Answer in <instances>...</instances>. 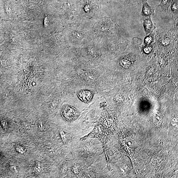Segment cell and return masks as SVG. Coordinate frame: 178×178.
Returning <instances> with one entry per match:
<instances>
[{"label":"cell","instance_id":"1","mask_svg":"<svg viewBox=\"0 0 178 178\" xmlns=\"http://www.w3.org/2000/svg\"><path fill=\"white\" fill-rule=\"evenodd\" d=\"M178 22L174 28L169 31L160 32L156 31L155 34L154 43L156 46L166 49L172 47L178 42Z\"/></svg>","mask_w":178,"mask_h":178},{"label":"cell","instance_id":"2","mask_svg":"<svg viewBox=\"0 0 178 178\" xmlns=\"http://www.w3.org/2000/svg\"><path fill=\"white\" fill-rule=\"evenodd\" d=\"M80 3L82 11L86 15L94 14L101 7L98 0H81Z\"/></svg>","mask_w":178,"mask_h":178},{"label":"cell","instance_id":"3","mask_svg":"<svg viewBox=\"0 0 178 178\" xmlns=\"http://www.w3.org/2000/svg\"><path fill=\"white\" fill-rule=\"evenodd\" d=\"M62 112L65 118L70 121L77 119L80 114L78 110L69 105H64L62 108Z\"/></svg>","mask_w":178,"mask_h":178},{"label":"cell","instance_id":"4","mask_svg":"<svg viewBox=\"0 0 178 178\" xmlns=\"http://www.w3.org/2000/svg\"><path fill=\"white\" fill-rule=\"evenodd\" d=\"M142 3V7L141 13L142 15L145 17L154 16L155 7L149 6L147 0H143Z\"/></svg>","mask_w":178,"mask_h":178},{"label":"cell","instance_id":"5","mask_svg":"<svg viewBox=\"0 0 178 178\" xmlns=\"http://www.w3.org/2000/svg\"><path fill=\"white\" fill-rule=\"evenodd\" d=\"M79 99L86 103H88L91 101L94 95L91 91L89 90H82L77 93Z\"/></svg>","mask_w":178,"mask_h":178},{"label":"cell","instance_id":"6","mask_svg":"<svg viewBox=\"0 0 178 178\" xmlns=\"http://www.w3.org/2000/svg\"><path fill=\"white\" fill-rule=\"evenodd\" d=\"M143 24L147 35L152 33L156 29V27L152 21L151 17H147V18L144 19Z\"/></svg>","mask_w":178,"mask_h":178},{"label":"cell","instance_id":"7","mask_svg":"<svg viewBox=\"0 0 178 178\" xmlns=\"http://www.w3.org/2000/svg\"><path fill=\"white\" fill-rule=\"evenodd\" d=\"M174 1V0H162L161 3L158 6L161 7L163 12H166Z\"/></svg>","mask_w":178,"mask_h":178},{"label":"cell","instance_id":"8","mask_svg":"<svg viewBox=\"0 0 178 178\" xmlns=\"http://www.w3.org/2000/svg\"><path fill=\"white\" fill-rule=\"evenodd\" d=\"M171 10V13L173 17L175 20L178 21V0H175L171 4L170 7Z\"/></svg>","mask_w":178,"mask_h":178},{"label":"cell","instance_id":"9","mask_svg":"<svg viewBox=\"0 0 178 178\" xmlns=\"http://www.w3.org/2000/svg\"><path fill=\"white\" fill-rule=\"evenodd\" d=\"M156 32L154 31L152 33L148 34L144 37V45H148L153 44L154 43L155 34Z\"/></svg>","mask_w":178,"mask_h":178},{"label":"cell","instance_id":"10","mask_svg":"<svg viewBox=\"0 0 178 178\" xmlns=\"http://www.w3.org/2000/svg\"><path fill=\"white\" fill-rule=\"evenodd\" d=\"M155 46V44L154 43L153 44L148 45H144L142 49L143 52L145 54H151L153 50L154 47Z\"/></svg>","mask_w":178,"mask_h":178},{"label":"cell","instance_id":"11","mask_svg":"<svg viewBox=\"0 0 178 178\" xmlns=\"http://www.w3.org/2000/svg\"><path fill=\"white\" fill-rule=\"evenodd\" d=\"M15 149L20 154H24L26 152V149L24 148L20 145H17L15 147Z\"/></svg>","mask_w":178,"mask_h":178},{"label":"cell","instance_id":"12","mask_svg":"<svg viewBox=\"0 0 178 178\" xmlns=\"http://www.w3.org/2000/svg\"><path fill=\"white\" fill-rule=\"evenodd\" d=\"M60 135L63 142L66 144L67 142L68 138L66 134L63 130L60 132Z\"/></svg>","mask_w":178,"mask_h":178},{"label":"cell","instance_id":"13","mask_svg":"<svg viewBox=\"0 0 178 178\" xmlns=\"http://www.w3.org/2000/svg\"><path fill=\"white\" fill-rule=\"evenodd\" d=\"M143 0H125L127 3L132 5H137L142 3Z\"/></svg>","mask_w":178,"mask_h":178},{"label":"cell","instance_id":"14","mask_svg":"<svg viewBox=\"0 0 178 178\" xmlns=\"http://www.w3.org/2000/svg\"><path fill=\"white\" fill-rule=\"evenodd\" d=\"M1 123L2 128L4 130H6L7 128H8V126L6 120L4 119L2 120L1 121Z\"/></svg>","mask_w":178,"mask_h":178},{"label":"cell","instance_id":"15","mask_svg":"<svg viewBox=\"0 0 178 178\" xmlns=\"http://www.w3.org/2000/svg\"><path fill=\"white\" fill-rule=\"evenodd\" d=\"M38 125V129L40 131H43L44 130V127L42 122L39 123Z\"/></svg>","mask_w":178,"mask_h":178}]
</instances>
